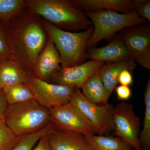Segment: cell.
<instances>
[{
    "mask_svg": "<svg viewBox=\"0 0 150 150\" xmlns=\"http://www.w3.org/2000/svg\"><path fill=\"white\" fill-rule=\"evenodd\" d=\"M4 25L13 58L32 76L35 61L49 38L43 18L27 8Z\"/></svg>",
    "mask_w": 150,
    "mask_h": 150,
    "instance_id": "cell-1",
    "label": "cell"
},
{
    "mask_svg": "<svg viewBox=\"0 0 150 150\" xmlns=\"http://www.w3.org/2000/svg\"><path fill=\"white\" fill-rule=\"evenodd\" d=\"M43 26L59 52L62 67H74L84 63L86 44L93 32V25L79 32L66 31L43 19Z\"/></svg>",
    "mask_w": 150,
    "mask_h": 150,
    "instance_id": "cell-4",
    "label": "cell"
},
{
    "mask_svg": "<svg viewBox=\"0 0 150 150\" xmlns=\"http://www.w3.org/2000/svg\"><path fill=\"white\" fill-rule=\"evenodd\" d=\"M81 88L84 96L91 102L98 105L108 103L109 97L99 73L90 78Z\"/></svg>",
    "mask_w": 150,
    "mask_h": 150,
    "instance_id": "cell-18",
    "label": "cell"
},
{
    "mask_svg": "<svg viewBox=\"0 0 150 150\" xmlns=\"http://www.w3.org/2000/svg\"><path fill=\"white\" fill-rule=\"evenodd\" d=\"M51 150H94L83 134L55 129L48 135Z\"/></svg>",
    "mask_w": 150,
    "mask_h": 150,
    "instance_id": "cell-14",
    "label": "cell"
},
{
    "mask_svg": "<svg viewBox=\"0 0 150 150\" xmlns=\"http://www.w3.org/2000/svg\"><path fill=\"white\" fill-rule=\"evenodd\" d=\"M8 105L3 90L0 89V119H4Z\"/></svg>",
    "mask_w": 150,
    "mask_h": 150,
    "instance_id": "cell-30",
    "label": "cell"
},
{
    "mask_svg": "<svg viewBox=\"0 0 150 150\" xmlns=\"http://www.w3.org/2000/svg\"><path fill=\"white\" fill-rule=\"evenodd\" d=\"M27 8L26 0H0V21L5 24Z\"/></svg>",
    "mask_w": 150,
    "mask_h": 150,
    "instance_id": "cell-22",
    "label": "cell"
},
{
    "mask_svg": "<svg viewBox=\"0 0 150 150\" xmlns=\"http://www.w3.org/2000/svg\"><path fill=\"white\" fill-rule=\"evenodd\" d=\"M2 90L9 105L35 99L31 90L25 84L8 86Z\"/></svg>",
    "mask_w": 150,
    "mask_h": 150,
    "instance_id": "cell-21",
    "label": "cell"
},
{
    "mask_svg": "<svg viewBox=\"0 0 150 150\" xmlns=\"http://www.w3.org/2000/svg\"><path fill=\"white\" fill-rule=\"evenodd\" d=\"M26 85L31 90L38 102L48 109L69 103L77 88L73 86L44 81L33 76H30Z\"/></svg>",
    "mask_w": 150,
    "mask_h": 150,
    "instance_id": "cell-8",
    "label": "cell"
},
{
    "mask_svg": "<svg viewBox=\"0 0 150 150\" xmlns=\"http://www.w3.org/2000/svg\"><path fill=\"white\" fill-rule=\"evenodd\" d=\"M62 68L59 52L49 36L48 42L38 57L32 70V76L50 82Z\"/></svg>",
    "mask_w": 150,
    "mask_h": 150,
    "instance_id": "cell-11",
    "label": "cell"
},
{
    "mask_svg": "<svg viewBox=\"0 0 150 150\" xmlns=\"http://www.w3.org/2000/svg\"><path fill=\"white\" fill-rule=\"evenodd\" d=\"M137 64L133 59L114 63H107L100 69L99 74L108 97L118 86V80L122 71L127 69L132 72L136 68Z\"/></svg>",
    "mask_w": 150,
    "mask_h": 150,
    "instance_id": "cell-17",
    "label": "cell"
},
{
    "mask_svg": "<svg viewBox=\"0 0 150 150\" xmlns=\"http://www.w3.org/2000/svg\"><path fill=\"white\" fill-rule=\"evenodd\" d=\"M105 64L104 62L91 60L78 66L62 67L49 83L80 89L90 78L99 72Z\"/></svg>",
    "mask_w": 150,
    "mask_h": 150,
    "instance_id": "cell-10",
    "label": "cell"
},
{
    "mask_svg": "<svg viewBox=\"0 0 150 150\" xmlns=\"http://www.w3.org/2000/svg\"><path fill=\"white\" fill-rule=\"evenodd\" d=\"M55 129L51 123L45 128L36 133L21 136L17 144L10 150H33L34 146L42 137Z\"/></svg>",
    "mask_w": 150,
    "mask_h": 150,
    "instance_id": "cell-23",
    "label": "cell"
},
{
    "mask_svg": "<svg viewBox=\"0 0 150 150\" xmlns=\"http://www.w3.org/2000/svg\"><path fill=\"white\" fill-rule=\"evenodd\" d=\"M48 134L43 136L39 140L33 150H51L48 142Z\"/></svg>",
    "mask_w": 150,
    "mask_h": 150,
    "instance_id": "cell-31",
    "label": "cell"
},
{
    "mask_svg": "<svg viewBox=\"0 0 150 150\" xmlns=\"http://www.w3.org/2000/svg\"><path fill=\"white\" fill-rule=\"evenodd\" d=\"M10 59L13 58L8 45L4 23L0 21V61Z\"/></svg>",
    "mask_w": 150,
    "mask_h": 150,
    "instance_id": "cell-26",
    "label": "cell"
},
{
    "mask_svg": "<svg viewBox=\"0 0 150 150\" xmlns=\"http://www.w3.org/2000/svg\"><path fill=\"white\" fill-rule=\"evenodd\" d=\"M115 92L119 100L124 101L129 99L132 95V91L128 86H118L115 88Z\"/></svg>",
    "mask_w": 150,
    "mask_h": 150,
    "instance_id": "cell-27",
    "label": "cell"
},
{
    "mask_svg": "<svg viewBox=\"0 0 150 150\" xmlns=\"http://www.w3.org/2000/svg\"><path fill=\"white\" fill-rule=\"evenodd\" d=\"M118 82L121 85L128 86L132 85L134 82L132 72L127 69L123 70L120 74Z\"/></svg>",
    "mask_w": 150,
    "mask_h": 150,
    "instance_id": "cell-29",
    "label": "cell"
},
{
    "mask_svg": "<svg viewBox=\"0 0 150 150\" xmlns=\"http://www.w3.org/2000/svg\"><path fill=\"white\" fill-rule=\"evenodd\" d=\"M27 9L58 28L70 32L84 30L92 25L82 11L69 0H26Z\"/></svg>",
    "mask_w": 150,
    "mask_h": 150,
    "instance_id": "cell-2",
    "label": "cell"
},
{
    "mask_svg": "<svg viewBox=\"0 0 150 150\" xmlns=\"http://www.w3.org/2000/svg\"><path fill=\"white\" fill-rule=\"evenodd\" d=\"M31 76L14 59L0 61V89L8 86L27 84Z\"/></svg>",
    "mask_w": 150,
    "mask_h": 150,
    "instance_id": "cell-16",
    "label": "cell"
},
{
    "mask_svg": "<svg viewBox=\"0 0 150 150\" xmlns=\"http://www.w3.org/2000/svg\"><path fill=\"white\" fill-rule=\"evenodd\" d=\"M51 123L56 130L83 134H96L92 125L70 103L50 108Z\"/></svg>",
    "mask_w": 150,
    "mask_h": 150,
    "instance_id": "cell-9",
    "label": "cell"
},
{
    "mask_svg": "<svg viewBox=\"0 0 150 150\" xmlns=\"http://www.w3.org/2000/svg\"><path fill=\"white\" fill-rule=\"evenodd\" d=\"M86 58L107 64L121 62L132 57L123 42L115 36L106 46L100 48L91 47L87 49Z\"/></svg>",
    "mask_w": 150,
    "mask_h": 150,
    "instance_id": "cell-13",
    "label": "cell"
},
{
    "mask_svg": "<svg viewBox=\"0 0 150 150\" xmlns=\"http://www.w3.org/2000/svg\"><path fill=\"white\" fill-rule=\"evenodd\" d=\"M84 136L94 150H134L119 137L95 134H86Z\"/></svg>",
    "mask_w": 150,
    "mask_h": 150,
    "instance_id": "cell-19",
    "label": "cell"
},
{
    "mask_svg": "<svg viewBox=\"0 0 150 150\" xmlns=\"http://www.w3.org/2000/svg\"><path fill=\"white\" fill-rule=\"evenodd\" d=\"M86 16L91 21L93 32L86 44V49L93 47L103 40H109L126 28L144 24L147 20L135 11L118 13L116 11L102 10L86 11Z\"/></svg>",
    "mask_w": 150,
    "mask_h": 150,
    "instance_id": "cell-5",
    "label": "cell"
},
{
    "mask_svg": "<svg viewBox=\"0 0 150 150\" xmlns=\"http://www.w3.org/2000/svg\"><path fill=\"white\" fill-rule=\"evenodd\" d=\"M142 67L150 69V48L140 54L134 59Z\"/></svg>",
    "mask_w": 150,
    "mask_h": 150,
    "instance_id": "cell-28",
    "label": "cell"
},
{
    "mask_svg": "<svg viewBox=\"0 0 150 150\" xmlns=\"http://www.w3.org/2000/svg\"><path fill=\"white\" fill-rule=\"evenodd\" d=\"M112 116L116 137L125 141L134 150H142L139 141L141 121L132 105L122 102L113 107Z\"/></svg>",
    "mask_w": 150,
    "mask_h": 150,
    "instance_id": "cell-7",
    "label": "cell"
},
{
    "mask_svg": "<svg viewBox=\"0 0 150 150\" xmlns=\"http://www.w3.org/2000/svg\"><path fill=\"white\" fill-rule=\"evenodd\" d=\"M4 120L18 137L36 133L51 123L50 109L35 99L9 105Z\"/></svg>",
    "mask_w": 150,
    "mask_h": 150,
    "instance_id": "cell-3",
    "label": "cell"
},
{
    "mask_svg": "<svg viewBox=\"0 0 150 150\" xmlns=\"http://www.w3.org/2000/svg\"><path fill=\"white\" fill-rule=\"evenodd\" d=\"M20 137L17 136L5 122L0 119V150H10L18 142Z\"/></svg>",
    "mask_w": 150,
    "mask_h": 150,
    "instance_id": "cell-24",
    "label": "cell"
},
{
    "mask_svg": "<svg viewBox=\"0 0 150 150\" xmlns=\"http://www.w3.org/2000/svg\"><path fill=\"white\" fill-rule=\"evenodd\" d=\"M69 103L81 112L98 135H104L114 131L113 107L110 104L98 105L91 102L79 88L76 89Z\"/></svg>",
    "mask_w": 150,
    "mask_h": 150,
    "instance_id": "cell-6",
    "label": "cell"
},
{
    "mask_svg": "<svg viewBox=\"0 0 150 150\" xmlns=\"http://www.w3.org/2000/svg\"><path fill=\"white\" fill-rule=\"evenodd\" d=\"M73 6L81 11L112 10L128 13L134 11L131 0H69Z\"/></svg>",
    "mask_w": 150,
    "mask_h": 150,
    "instance_id": "cell-15",
    "label": "cell"
},
{
    "mask_svg": "<svg viewBox=\"0 0 150 150\" xmlns=\"http://www.w3.org/2000/svg\"><path fill=\"white\" fill-rule=\"evenodd\" d=\"M115 36L123 42L133 59L150 48L149 25L126 28Z\"/></svg>",
    "mask_w": 150,
    "mask_h": 150,
    "instance_id": "cell-12",
    "label": "cell"
},
{
    "mask_svg": "<svg viewBox=\"0 0 150 150\" xmlns=\"http://www.w3.org/2000/svg\"><path fill=\"white\" fill-rule=\"evenodd\" d=\"M145 105L143 129L140 132L139 141L142 150H150V79L146 86L144 93Z\"/></svg>",
    "mask_w": 150,
    "mask_h": 150,
    "instance_id": "cell-20",
    "label": "cell"
},
{
    "mask_svg": "<svg viewBox=\"0 0 150 150\" xmlns=\"http://www.w3.org/2000/svg\"><path fill=\"white\" fill-rule=\"evenodd\" d=\"M134 11L140 17L150 21V0H133Z\"/></svg>",
    "mask_w": 150,
    "mask_h": 150,
    "instance_id": "cell-25",
    "label": "cell"
}]
</instances>
